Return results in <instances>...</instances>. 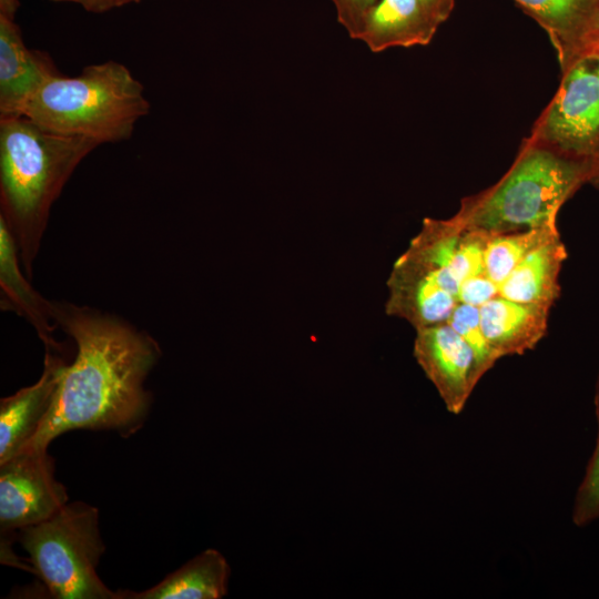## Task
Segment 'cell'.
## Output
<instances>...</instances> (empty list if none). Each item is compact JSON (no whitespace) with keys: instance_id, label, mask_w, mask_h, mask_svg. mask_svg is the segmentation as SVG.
I'll list each match as a JSON object with an SVG mask.
<instances>
[{"instance_id":"cell-22","label":"cell","mask_w":599,"mask_h":599,"mask_svg":"<svg viewBox=\"0 0 599 599\" xmlns=\"http://www.w3.org/2000/svg\"><path fill=\"white\" fill-rule=\"evenodd\" d=\"M596 179H599V160L598 162L595 164V167H593V172H592V176L590 179V182L596 180ZM589 182V183H590Z\"/></svg>"},{"instance_id":"cell-24","label":"cell","mask_w":599,"mask_h":599,"mask_svg":"<svg viewBox=\"0 0 599 599\" xmlns=\"http://www.w3.org/2000/svg\"><path fill=\"white\" fill-rule=\"evenodd\" d=\"M598 50H599V47H598Z\"/></svg>"},{"instance_id":"cell-18","label":"cell","mask_w":599,"mask_h":599,"mask_svg":"<svg viewBox=\"0 0 599 599\" xmlns=\"http://www.w3.org/2000/svg\"><path fill=\"white\" fill-rule=\"evenodd\" d=\"M420 2L439 20L445 22L450 16L455 0H420Z\"/></svg>"},{"instance_id":"cell-11","label":"cell","mask_w":599,"mask_h":599,"mask_svg":"<svg viewBox=\"0 0 599 599\" xmlns=\"http://www.w3.org/2000/svg\"><path fill=\"white\" fill-rule=\"evenodd\" d=\"M549 35L565 71L599 47V0H515Z\"/></svg>"},{"instance_id":"cell-3","label":"cell","mask_w":599,"mask_h":599,"mask_svg":"<svg viewBox=\"0 0 599 599\" xmlns=\"http://www.w3.org/2000/svg\"><path fill=\"white\" fill-rule=\"evenodd\" d=\"M99 145L48 131L24 115L0 118V216L29 278L52 204L79 163Z\"/></svg>"},{"instance_id":"cell-8","label":"cell","mask_w":599,"mask_h":599,"mask_svg":"<svg viewBox=\"0 0 599 599\" xmlns=\"http://www.w3.org/2000/svg\"><path fill=\"white\" fill-rule=\"evenodd\" d=\"M68 504L65 487L54 478L47 450L24 448L0 463V526L2 532L41 522Z\"/></svg>"},{"instance_id":"cell-14","label":"cell","mask_w":599,"mask_h":599,"mask_svg":"<svg viewBox=\"0 0 599 599\" xmlns=\"http://www.w3.org/2000/svg\"><path fill=\"white\" fill-rule=\"evenodd\" d=\"M17 243L0 216V286L3 309L11 308L37 331L45 348H59L53 338L52 301L42 297L21 271Z\"/></svg>"},{"instance_id":"cell-6","label":"cell","mask_w":599,"mask_h":599,"mask_svg":"<svg viewBox=\"0 0 599 599\" xmlns=\"http://www.w3.org/2000/svg\"><path fill=\"white\" fill-rule=\"evenodd\" d=\"M28 560L58 599H122L97 573L104 552L98 509L82 501L65 504L50 518L20 529Z\"/></svg>"},{"instance_id":"cell-1","label":"cell","mask_w":599,"mask_h":599,"mask_svg":"<svg viewBox=\"0 0 599 599\" xmlns=\"http://www.w3.org/2000/svg\"><path fill=\"white\" fill-rule=\"evenodd\" d=\"M567 257L558 225L498 233L456 213L425 217L392 267L385 311L415 329L449 327L486 374L544 338Z\"/></svg>"},{"instance_id":"cell-15","label":"cell","mask_w":599,"mask_h":599,"mask_svg":"<svg viewBox=\"0 0 599 599\" xmlns=\"http://www.w3.org/2000/svg\"><path fill=\"white\" fill-rule=\"evenodd\" d=\"M230 567L215 549H205L150 589L122 591V599H220L227 593Z\"/></svg>"},{"instance_id":"cell-16","label":"cell","mask_w":599,"mask_h":599,"mask_svg":"<svg viewBox=\"0 0 599 599\" xmlns=\"http://www.w3.org/2000/svg\"><path fill=\"white\" fill-rule=\"evenodd\" d=\"M593 404L597 438L575 496L571 518L577 527H586L599 519V374L595 385Z\"/></svg>"},{"instance_id":"cell-4","label":"cell","mask_w":599,"mask_h":599,"mask_svg":"<svg viewBox=\"0 0 599 599\" xmlns=\"http://www.w3.org/2000/svg\"><path fill=\"white\" fill-rule=\"evenodd\" d=\"M143 84L122 63L90 64L75 77L48 80L24 108V116L64 135L114 143L131 138L149 113Z\"/></svg>"},{"instance_id":"cell-23","label":"cell","mask_w":599,"mask_h":599,"mask_svg":"<svg viewBox=\"0 0 599 599\" xmlns=\"http://www.w3.org/2000/svg\"><path fill=\"white\" fill-rule=\"evenodd\" d=\"M590 183L599 189V179H596V180L591 181Z\"/></svg>"},{"instance_id":"cell-5","label":"cell","mask_w":599,"mask_h":599,"mask_svg":"<svg viewBox=\"0 0 599 599\" xmlns=\"http://www.w3.org/2000/svg\"><path fill=\"white\" fill-rule=\"evenodd\" d=\"M592 172L591 163L525 139L505 175L463 199L456 214L470 225L498 233L555 226L561 206L590 181Z\"/></svg>"},{"instance_id":"cell-12","label":"cell","mask_w":599,"mask_h":599,"mask_svg":"<svg viewBox=\"0 0 599 599\" xmlns=\"http://www.w3.org/2000/svg\"><path fill=\"white\" fill-rule=\"evenodd\" d=\"M67 364L47 348L43 372L32 385L0 402V463L21 451L37 433L50 407Z\"/></svg>"},{"instance_id":"cell-7","label":"cell","mask_w":599,"mask_h":599,"mask_svg":"<svg viewBox=\"0 0 599 599\" xmlns=\"http://www.w3.org/2000/svg\"><path fill=\"white\" fill-rule=\"evenodd\" d=\"M529 141L576 161L599 160V50L577 58L535 123Z\"/></svg>"},{"instance_id":"cell-10","label":"cell","mask_w":599,"mask_h":599,"mask_svg":"<svg viewBox=\"0 0 599 599\" xmlns=\"http://www.w3.org/2000/svg\"><path fill=\"white\" fill-rule=\"evenodd\" d=\"M59 74L49 54L26 45L14 19L0 14V118L22 115L38 90Z\"/></svg>"},{"instance_id":"cell-19","label":"cell","mask_w":599,"mask_h":599,"mask_svg":"<svg viewBox=\"0 0 599 599\" xmlns=\"http://www.w3.org/2000/svg\"><path fill=\"white\" fill-rule=\"evenodd\" d=\"M55 2H72L80 4L88 12L102 13L113 9L112 0H50Z\"/></svg>"},{"instance_id":"cell-20","label":"cell","mask_w":599,"mask_h":599,"mask_svg":"<svg viewBox=\"0 0 599 599\" xmlns=\"http://www.w3.org/2000/svg\"><path fill=\"white\" fill-rule=\"evenodd\" d=\"M19 6V0H0V14L14 19Z\"/></svg>"},{"instance_id":"cell-9","label":"cell","mask_w":599,"mask_h":599,"mask_svg":"<svg viewBox=\"0 0 599 599\" xmlns=\"http://www.w3.org/2000/svg\"><path fill=\"white\" fill-rule=\"evenodd\" d=\"M414 357L446 409L458 415L485 375L473 348L445 325L415 329Z\"/></svg>"},{"instance_id":"cell-21","label":"cell","mask_w":599,"mask_h":599,"mask_svg":"<svg viewBox=\"0 0 599 599\" xmlns=\"http://www.w3.org/2000/svg\"><path fill=\"white\" fill-rule=\"evenodd\" d=\"M141 0H112V7L118 8L133 2H140Z\"/></svg>"},{"instance_id":"cell-17","label":"cell","mask_w":599,"mask_h":599,"mask_svg":"<svg viewBox=\"0 0 599 599\" xmlns=\"http://www.w3.org/2000/svg\"><path fill=\"white\" fill-rule=\"evenodd\" d=\"M338 22L352 39H357L365 16L378 0H331Z\"/></svg>"},{"instance_id":"cell-13","label":"cell","mask_w":599,"mask_h":599,"mask_svg":"<svg viewBox=\"0 0 599 599\" xmlns=\"http://www.w3.org/2000/svg\"><path fill=\"white\" fill-rule=\"evenodd\" d=\"M440 24L420 0H378L365 16L356 40L372 52L426 45Z\"/></svg>"},{"instance_id":"cell-2","label":"cell","mask_w":599,"mask_h":599,"mask_svg":"<svg viewBox=\"0 0 599 599\" xmlns=\"http://www.w3.org/2000/svg\"><path fill=\"white\" fill-rule=\"evenodd\" d=\"M52 316L74 339L77 355L64 366L47 415L24 448L47 450L72 429L135 432L148 414L143 384L161 355L158 343L93 308L52 301Z\"/></svg>"}]
</instances>
